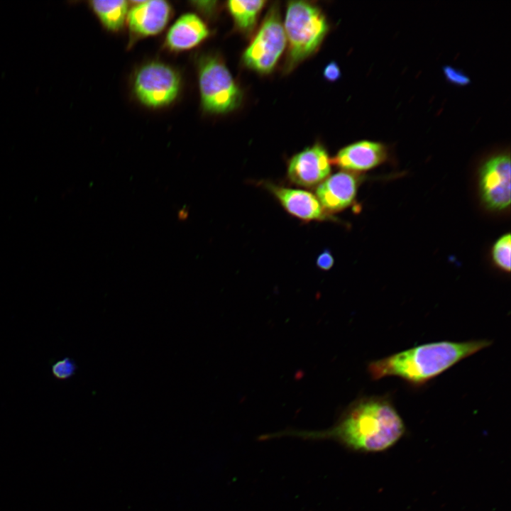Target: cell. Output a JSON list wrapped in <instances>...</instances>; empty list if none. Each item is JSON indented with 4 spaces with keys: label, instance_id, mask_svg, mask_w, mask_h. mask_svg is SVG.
<instances>
[{
    "label": "cell",
    "instance_id": "cell-10",
    "mask_svg": "<svg viewBox=\"0 0 511 511\" xmlns=\"http://www.w3.org/2000/svg\"><path fill=\"white\" fill-rule=\"evenodd\" d=\"M386 146L379 142L360 141L348 145L336 153L331 163L348 172L371 170L385 161Z\"/></svg>",
    "mask_w": 511,
    "mask_h": 511
},
{
    "label": "cell",
    "instance_id": "cell-7",
    "mask_svg": "<svg viewBox=\"0 0 511 511\" xmlns=\"http://www.w3.org/2000/svg\"><path fill=\"white\" fill-rule=\"evenodd\" d=\"M510 157L495 155L480 166L478 189L485 207L490 211L506 210L510 205Z\"/></svg>",
    "mask_w": 511,
    "mask_h": 511
},
{
    "label": "cell",
    "instance_id": "cell-19",
    "mask_svg": "<svg viewBox=\"0 0 511 511\" xmlns=\"http://www.w3.org/2000/svg\"><path fill=\"white\" fill-rule=\"evenodd\" d=\"M334 259L329 250L323 251L317 258L316 263L319 268L328 270L334 265Z\"/></svg>",
    "mask_w": 511,
    "mask_h": 511
},
{
    "label": "cell",
    "instance_id": "cell-5",
    "mask_svg": "<svg viewBox=\"0 0 511 511\" xmlns=\"http://www.w3.org/2000/svg\"><path fill=\"white\" fill-rule=\"evenodd\" d=\"M287 44L278 5L272 6L258 31L243 52L242 60L248 68L268 74L275 68Z\"/></svg>",
    "mask_w": 511,
    "mask_h": 511
},
{
    "label": "cell",
    "instance_id": "cell-3",
    "mask_svg": "<svg viewBox=\"0 0 511 511\" xmlns=\"http://www.w3.org/2000/svg\"><path fill=\"white\" fill-rule=\"evenodd\" d=\"M284 24L288 42L284 68L288 72L318 49L329 24L317 6L304 1L288 2Z\"/></svg>",
    "mask_w": 511,
    "mask_h": 511
},
{
    "label": "cell",
    "instance_id": "cell-21",
    "mask_svg": "<svg viewBox=\"0 0 511 511\" xmlns=\"http://www.w3.org/2000/svg\"><path fill=\"white\" fill-rule=\"evenodd\" d=\"M198 7L202 10L207 9L208 11H212L215 8L216 1H197Z\"/></svg>",
    "mask_w": 511,
    "mask_h": 511
},
{
    "label": "cell",
    "instance_id": "cell-15",
    "mask_svg": "<svg viewBox=\"0 0 511 511\" xmlns=\"http://www.w3.org/2000/svg\"><path fill=\"white\" fill-rule=\"evenodd\" d=\"M265 3L263 0H231L226 3V7L238 29L245 35H249L254 30L258 16Z\"/></svg>",
    "mask_w": 511,
    "mask_h": 511
},
{
    "label": "cell",
    "instance_id": "cell-16",
    "mask_svg": "<svg viewBox=\"0 0 511 511\" xmlns=\"http://www.w3.org/2000/svg\"><path fill=\"white\" fill-rule=\"evenodd\" d=\"M510 233H505L498 238L491 249V256L496 267L501 270L510 272Z\"/></svg>",
    "mask_w": 511,
    "mask_h": 511
},
{
    "label": "cell",
    "instance_id": "cell-17",
    "mask_svg": "<svg viewBox=\"0 0 511 511\" xmlns=\"http://www.w3.org/2000/svg\"><path fill=\"white\" fill-rule=\"evenodd\" d=\"M52 373L57 380H67L73 376L77 370V366L73 360L66 357L56 361L52 366Z\"/></svg>",
    "mask_w": 511,
    "mask_h": 511
},
{
    "label": "cell",
    "instance_id": "cell-8",
    "mask_svg": "<svg viewBox=\"0 0 511 511\" xmlns=\"http://www.w3.org/2000/svg\"><path fill=\"white\" fill-rule=\"evenodd\" d=\"M331 164L326 149L317 143L290 159L287 177L293 184L300 187H317L329 177Z\"/></svg>",
    "mask_w": 511,
    "mask_h": 511
},
{
    "label": "cell",
    "instance_id": "cell-20",
    "mask_svg": "<svg viewBox=\"0 0 511 511\" xmlns=\"http://www.w3.org/2000/svg\"><path fill=\"white\" fill-rule=\"evenodd\" d=\"M324 77L330 82H334L339 79L341 70L336 62H330L324 69Z\"/></svg>",
    "mask_w": 511,
    "mask_h": 511
},
{
    "label": "cell",
    "instance_id": "cell-13",
    "mask_svg": "<svg viewBox=\"0 0 511 511\" xmlns=\"http://www.w3.org/2000/svg\"><path fill=\"white\" fill-rule=\"evenodd\" d=\"M209 34L204 22L195 13L180 16L167 33L165 43L172 50L191 49L202 42Z\"/></svg>",
    "mask_w": 511,
    "mask_h": 511
},
{
    "label": "cell",
    "instance_id": "cell-2",
    "mask_svg": "<svg viewBox=\"0 0 511 511\" xmlns=\"http://www.w3.org/2000/svg\"><path fill=\"white\" fill-rule=\"evenodd\" d=\"M488 340L425 344L371 362L373 380L399 377L413 385H422L461 360L489 346Z\"/></svg>",
    "mask_w": 511,
    "mask_h": 511
},
{
    "label": "cell",
    "instance_id": "cell-9",
    "mask_svg": "<svg viewBox=\"0 0 511 511\" xmlns=\"http://www.w3.org/2000/svg\"><path fill=\"white\" fill-rule=\"evenodd\" d=\"M361 180L355 172H337L317 187L316 197L328 214L342 211L354 202Z\"/></svg>",
    "mask_w": 511,
    "mask_h": 511
},
{
    "label": "cell",
    "instance_id": "cell-18",
    "mask_svg": "<svg viewBox=\"0 0 511 511\" xmlns=\"http://www.w3.org/2000/svg\"><path fill=\"white\" fill-rule=\"evenodd\" d=\"M444 74L449 82L456 85H466L470 82L469 77L461 70L450 65L444 66Z\"/></svg>",
    "mask_w": 511,
    "mask_h": 511
},
{
    "label": "cell",
    "instance_id": "cell-6",
    "mask_svg": "<svg viewBox=\"0 0 511 511\" xmlns=\"http://www.w3.org/2000/svg\"><path fill=\"white\" fill-rule=\"evenodd\" d=\"M180 89V77L169 65L151 62L139 68L133 79V91L145 106L159 108L172 103Z\"/></svg>",
    "mask_w": 511,
    "mask_h": 511
},
{
    "label": "cell",
    "instance_id": "cell-12",
    "mask_svg": "<svg viewBox=\"0 0 511 511\" xmlns=\"http://www.w3.org/2000/svg\"><path fill=\"white\" fill-rule=\"evenodd\" d=\"M171 13L170 4L163 0L136 2L128 11L130 31L139 36H149L160 33L167 25Z\"/></svg>",
    "mask_w": 511,
    "mask_h": 511
},
{
    "label": "cell",
    "instance_id": "cell-4",
    "mask_svg": "<svg viewBox=\"0 0 511 511\" xmlns=\"http://www.w3.org/2000/svg\"><path fill=\"white\" fill-rule=\"evenodd\" d=\"M199 87L204 110L225 114L240 106L243 92L224 62L214 55H204L198 63Z\"/></svg>",
    "mask_w": 511,
    "mask_h": 511
},
{
    "label": "cell",
    "instance_id": "cell-14",
    "mask_svg": "<svg viewBox=\"0 0 511 511\" xmlns=\"http://www.w3.org/2000/svg\"><path fill=\"white\" fill-rule=\"evenodd\" d=\"M89 6L106 29L117 31L123 27L128 15V1L94 0L89 1Z\"/></svg>",
    "mask_w": 511,
    "mask_h": 511
},
{
    "label": "cell",
    "instance_id": "cell-11",
    "mask_svg": "<svg viewBox=\"0 0 511 511\" xmlns=\"http://www.w3.org/2000/svg\"><path fill=\"white\" fill-rule=\"evenodd\" d=\"M265 187L289 214L301 220L322 221L330 218L316 195L308 191L288 188L270 182H266Z\"/></svg>",
    "mask_w": 511,
    "mask_h": 511
},
{
    "label": "cell",
    "instance_id": "cell-1",
    "mask_svg": "<svg viewBox=\"0 0 511 511\" xmlns=\"http://www.w3.org/2000/svg\"><path fill=\"white\" fill-rule=\"evenodd\" d=\"M405 433L400 415L385 397L361 398L350 405L334 426L323 431H285L266 435L332 439L353 451L375 453L395 445Z\"/></svg>",
    "mask_w": 511,
    "mask_h": 511
}]
</instances>
